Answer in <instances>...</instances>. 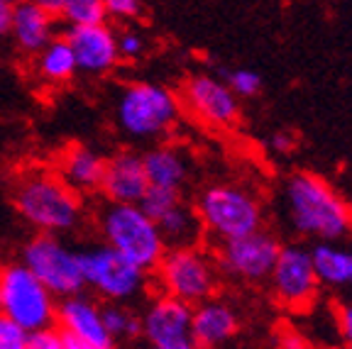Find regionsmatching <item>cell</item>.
I'll return each instance as SVG.
<instances>
[{"mask_svg": "<svg viewBox=\"0 0 352 349\" xmlns=\"http://www.w3.org/2000/svg\"><path fill=\"white\" fill-rule=\"evenodd\" d=\"M157 227L162 232V240L166 242V249L196 245L198 232H201V223L196 218V210L188 207L184 201L176 207H171L166 215H162L157 220Z\"/></svg>", "mask_w": 352, "mask_h": 349, "instance_id": "23", "label": "cell"}, {"mask_svg": "<svg viewBox=\"0 0 352 349\" xmlns=\"http://www.w3.org/2000/svg\"><path fill=\"white\" fill-rule=\"evenodd\" d=\"M98 232L105 247L116 249L144 273H154L166 254V242L162 240L160 227L147 213H142L140 205L105 203L98 213Z\"/></svg>", "mask_w": 352, "mask_h": 349, "instance_id": "3", "label": "cell"}, {"mask_svg": "<svg viewBox=\"0 0 352 349\" xmlns=\"http://www.w3.org/2000/svg\"><path fill=\"white\" fill-rule=\"evenodd\" d=\"M56 303L59 300L22 262H8L0 267V317L32 335L54 328Z\"/></svg>", "mask_w": 352, "mask_h": 349, "instance_id": "6", "label": "cell"}, {"mask_svg": "<svg viewBox=\"0 0 352 349\" xmlns=\"http://www.w3.org/2000/svg\"><path fill=\"white\" fill-rule=\"evenodd\" d=\"M270 281L276 298L294 311H306L314 306L320 286L314 262H311V251L296 245L281 247Z\"/></svg>", "mask_w": 352, "mask_h": 349, "instance_id": "11", "label": "cell"}, {"mask_svg": "<svg viewBox=\"0 0 352 349\" xmlns=\"http://www.w3.org/2000/svg\"><path fill=\"white\" fill-rule=\"evenodd\" d=\"M12 205L17 215L37 235H66L81 225L83 198L72 185L56 176V171L32 169L17 176L12 185Z\"/></svg>", "mask_w": 352, "mask_h": 349, "instance_id": "1", "label": "cell"}, {"mask_svg": "<svg viewBox=\"0 0 352 349\" xmlns=\"http://www.w3.org/2000/svg\"><path fill=\"white\" fill-rule=\"evenodd\" d=\"M142 322V337L152 349L169 347V344L188 339L191 328V306L171 295H157L140 315Z\"/></svg>", "mask_w": 352, "mask_h": 349, "instance_id": "15", "label": "cell"}, {"mask_svg": "<svg viewBox=\"0 0 352 349\" xmlns=\"http://www.w3.org/2000/svg\"><path fill=\"white\" fill-rule=\"evenodd\" d=\"M56 34V15L42 10L30 0H20L12 5L10 37L20 54L37 56Z\"/></svg>", "mask_w": 352, "mask_h": 349, "instance_id": "18", "label": "cell"}, {"mask_svg": "<svg viewBox=\"0 0 352 349\" xmlns=\"http://www.w3.org/2000/svg\"><path fill=\"white\" fill-rule=\"evenodd\" d=\"M281 251V242L274 235L257 229L237 240L220 242L218 247V267L230 276L242 281H264L270 278L276 257Z\"/></svg>", "mask_w": 352, "mask_h": 349, "instance_id": "10", "label": "cell"}, {"mask_svg": "<svg viewBox=\"0 0 352 349\" xmlns=\"http://www.w3.org/2000/svg\"><path fill=\"white\" fill-rule=\"evenodd\" d=\"M272 149L279 154H289L294 152V147H296V137L289 135V132H276L274 137H272Z\"/></svg>", "mask_w": 352, "mask_h": 349, "instance_id": "34", "label": "cell"}, {"mask_svg": "<svg viewBox=\"0 0 352 349\" xmlns=\"http://www.w3.org/2000/svg\"><path fill=\"white\" fill-rule=\"evenodd\" d=\"M144 174L152 188H166V191L182 193L184 183L188 181V159L182 149L176 147H154L142 154Z\"/></svg>", "mask_w": 352, "mask_h": 349, "instance_id": "20", "label": "cell"}, {"mask_svg": "<svg viewBox=\"0 0 352 349\" xmlns=\"http://www.w3.org/2000/svg\"><path fill=\"white\" fill-rule=\"evenodd\" d=\"M162 349H196V347H193V342H191V339H182V342L169 344V347H162Z\"/></svg>", "mask_w": 352, "mask_h": 349, "instance_id": "38", "label": "cell"}, {"mask_svg": "<svg viewBox=\"0 0 352 349\" xmlns=\"http://www.w3.org/2000/svg\"><path fill=\"white\" fill-rule=\"evenodd\" d=\"M118 52L122 61H138L147 52V37L140 30H122L118 32Z\"/></svg>", "mask_w": 352, "mask_h": 349, "instance_id": "28", "label": "cell"}, {"mask_svg": "<svg viewBox=\"0 0 352 349\" xmlns=\"http://www.w3.org/2000/svg\"><path fill=\"white\" fill-rule=\"evenodd\" d=\"M54 328L64 337L78 339V342L94 344L98 349H116V342L103 328L100 303H96L91 295L76 293L69 298H61L56 303V320Z\"/></svg>", "mask_w": 352, "mask_h": 349, "instance_id": "14", "label": "cell"}, {"mask_svg": "<svg viewBox=\"0 0 352 349\" xmlns=\"http://www.w3.org/2000/svg\"><path fill=\"white\" fill-rule=\"evenodd\" d=\"M20 262L56 300L83 293V273L78 249L56 235H34L22 247Z\"/></svg>", "mask_w": 352, "mask_h": 349, "instance_id": "9", "label": "cell"}, {"mask_svg": "<svg viewBox=\"0 0 352 349\" xmlns=\"http://www.w3.org/2000/svg\"><path fill=\"white\" fill-rule=\"evenodd\" d=\"M0 349H30V333L0 317Z\"/></svg>", "mask_w": 352, "mask_h": 349, "instance_id": "30", "label": "cell"}, {"mask_svg": "<svg viewBox=\"0 0 352 349\" xmlns=\"http://www.w3.org/2000/svg\"><path fill=\"white\" fill-rule=\"evenodd\" d=\"M286 207L292 225L308 237L336 242L352 229V205L314 171H298L286 181Z\"/></svg>", "mask_w": 352, "mask_h": 349, "instance_id": "2", "label": "cell"}, {"mask_svg": "<svg viewBox=\"0 0 352 349\" xmlns=\"http://www.w3.org/2000/svg\"><path fill=\"white\" fill-rule=\"evenodd\" d=\"M3 3H8V5H15V3H20V0H3Z\"/></svg>", "mask_w": 352, "mask_h": 349, "instance_id": "40", "label": "cell"}, {"mask_svg": "<svg viewBox=\"0 0 352 349\" xmlns=\"http://www.w3.org/2000/svg\"><path fill=\"white\" fill-rule=\"evenodd\" d=\"M182 103L171 88L162 83H127L116 100V122L132 139H154L176 125Z\"/></svg>", "mask_w": 352, "mask_h": 349, "instance_id": "4", "label": "cell"}, {"mask_svg": "<svg viewBox=\"0 0 352 349\" xmlns=\"http://www.w3.org/2000/svg\"><path fill=\"white\" fill-rule=\"evenodd\" d=\"M122 349H152L149 344H138V342H132V344H125Z\"/></svg>", "mask_w": 352, "mask_h": 349, "instance_id": "39", "label": "cell"}, {"mask_svg": "<svg viewBox=\"0 0 352 349\" xmlns=\"http://www.w3.org/2000/svg\"><path fill=\"white\" fill-rule=\"evenodd\" d=\"M179 103L186 105V110L198 122L215 130L230 127L240 120V98L226 86V81L208 74H196L186 78Z\"/></svg>", "mask_w": 352, "mask_h": 349, "instance_id": "12", "label": "cell"}, {"mask_svg": "<svg viewBox=\"0 0 352 349\" xmlns=\"http://www.w3.org/2000/svg\"><path fill=\"white\" fill-rule=\"evenodd\" d=\"M196 218L206 232L220 242L237 240L242 235L262 229V203L242 185L215 183L208 185L196 201Z\"/></svg>", "mask_w": 352, "mask_h": 349, "instance_id": "5", "label": "cell"}, {"mask_svg": "<svg viewBox=\"0 0 352 349\" xmlns=\"http://www.w3.org/2000/svg\"><path fill=\"white\" fill-rule=\"evenodd\" d=\"M179 203H182V193L179 191H166V188H152V185H149L147 193H144L138 205L142 207V213H147L149 218L157 223L162 215H166L171 207H176Z\"/></svg>", "mask_w": 352, "mask_h": 349, "instance_id": "27", "label": "cell"}, {"mask_svg": "<svg viewBox=\"0 0 352 349\" xmlns=\"http://www.w3.org/2000/svg\"><path fill=\"white\" fill-rule=\"evenodd\" d=\"M10 25H12V5L0 0V42L10 37Z\"/></svg>", "mask_w": 352, "mask_h": 349, "instance_id": "35", "label": "cell"}, {"mask_svg": "<svg viewBox=\"0 0 352 349\" xmlns=\"http://www.w3.org/2000/svg\"><path fill=\"white\" fill-rule=\"evenodd\" d=\"M30 349H69V347H66V337L59 330L47 328L30 335Z\"/></svg>", "mask_w": 352, "mask_h": 349, "instance_id": "31", "label": "cell"}, {"mask_svg": "<svg viewBox=\"0 0 352 349\" xmlns=\"http://www.w3.org/2000/svg\"><path fill=\"white\" fill-rule=\"evenodd\" d=\"M105 20H135L142 12V0H103Z\"/></svg>", "mask_w": 352, "mask_h": 349, "instance_id": "29", "label": "cell"}, {"mask_svg": "<svg viewBox=\"0 0 352 349\" xmlns=\"http://www.w3.org/2000/svg\"><path fill=\"white\" fill-rule=\"evenodd\" d=\"M66 347L69 349H98V347H94V344L78 342V339H72V337H66Z\"/></svg>", "mask_w": 352, "mask_h": 349, "instance_id": "37", "label": "cell"}, {"mask_svg": "<svg viewBox=\"0 0 352 349\" xmlns=\"http://www.w3.org/2000/svg\"><path fill=\"white\" fill-rule=\"evenodd\" d=\"M34 71L50 86H64L78 74L76 59L64 37H54L37 56H34Z\"/></svg>", "mask_w": 352, "mask_h": 349, "instance_id": "21", "label": "cell"}, {"mask_svg": "<svg viewBox=\"0 0 352 349\" xmlns=\"http://www.w3.org/2000/svg\"><path fill=\"white\" fill-rule=\"evenodd\" d=\"M100 315H103V328L110 335V339L122 344H132L142 337V322L140 315L132 311L130 306L122 303H103L100 306Z\"/></svg>", "mask_w": 352, "mask_h": 349, "instance_id": "24", "label": "cell"}, {"mask_svg": "<svg viewBox=\"0 0 352 349\" xmlns=\"http://www.w3.org/2000/svg\"><path fill=\"white\" fill-rule=\"evenodd\" d=\"M30 3H34V5H39L42 10L52 12V15H59V10L64 8L66 0H30Z\"/></svg>", "mask_w": 352, "mask_h": 349, "instance_id": "36", "label": "cell"}, {"mask_svg": "<svg viewBox=\"0 0 352 349\" xmlns=\"http://www.w3.org/2000/svg\"><path fill=\"white\" fill-rule=\"evenodd\" d=\"M240 330L237 315L228 303L208 298L191 308L188 339L196 349H218L230 342Z\"/></svg>", "mask_w": 352, "mask_h": 349, "instance_id": "17", "label": "cell"}, {"mask_svg": "<svg viewBox=\"0 0 352 349\" xmlns=\"http://www.w3.org/2000/svg\"><path fill=\"white\" fill-rule=\"evenodd\" d=\"M147 174H144L142 154L138 152H118L105 159L103 179H100L98 191L105 196L108 203H120V205H138L147 193Z\"/></svg>", "mask_w": 352, "mask_h": 349, "instance_id": "16", "label": "cell"}, {"mask_svg": "<svg viewBox=\"0 0 352 349\" xmlns=\"http://www.w3.org/2000/svg\"><path fill=\"white\" fill-rule=\"evenodd\" d=\"M276 349H308V342L296 330L286 328V330H281L279 337H276Z\"/></svg>", "mask_w": 352, "mask_h": 349, "instance_id": "33", "label": "cell"}, {"mask_svg": "<svg viewBox=\"0 0 352 349\" xmlns=\"http://www.w3.org/2000/svg\"><path fill=\"white\" fill-rule=\"evenodd\" d=\"M311 262H314L318 284L333 286V289L352 286V251L330 242H320L311 249Z\"/></svg>", "mask_w": 352, "mask_h": 349, "instance_id": "22", "label": "cell"}, {"mask_svg": "<svg viewBox=\"0 0 352 349\" xmlns=\"http://www.w3.org/2000/svg\"><path fill=\"white\" fill-rule=\"evenodd\" d=\"M83 286L94 291L105 303H132L147 291V276L142 269L120 257L103 242L78 251Z\"/></svg>", "mask_w": 352, "mask_h": 349, "instance_id": "7", "label": "cell"}, {"mask_svg": "<svg viewBox=\"0 0 352 349\" xmlns=\"http://www.w3.org/2000/svg\"><path fill=\"white\" fill-rule=\"evenodd\" d=\"M105 157L88 144H69L56 159V176L76 193L98 191Z\"/></svg>", "mask_w": 352, "mask_h": 349, "instance_id": "19", "label": "cell"}, {"mask_svg": "<svg viewBox=\"0 0 352 349\" xmlns=\"http://www.w3.org/2000/svg\"><path fill=\"white\" fill-rule=\"evenodd\" d=\"M338 328H340V337L345 339L347 349H352V303H342L338 308Z\"/></svg>", "mask_w": 352, "mask_h": 349, "instance_id": "32", "label": "cell"}, {"mask_svg": "<svg viewBox=\"0 0 352 349\" xmlns=\"http://www.w3.org/2000/svg\"><path fill=\"white\" fill-rule=\"evenodd\" d=\"M220 81H226L237 98H254L262 91V76L252 69H220Z\"/></svg>", "mask_w": 352, "mask_h": 349, "instance_id": "26", "label": "cell"}, {"mask_svg": "<svg viewBox=\"0 0 352 349\" xmlns=\"http://www.w3.org/2000/svg\"><path fill=\"white\" fill-rule=\"evenodd\" d=\"M56 17L64 20L69 27L98 25V22H105L103 0H66Z\"/></svg>", "mask_w": 352, "mask_h": 349, "instance_id": "25", "label": "cell"}, {"mask_svg": "<svg viewBox=\"0 0 352 349\" xmlns=\"http://www.w3.org/2000/svg\"><path fill=\"white\" fill-rule=\"evenodd\" d=\"M154 273L164 295H171L191 308L213 298L218 286V267L196 245L166 249Z\"/></svg>", "mask_w": 352, "mask_h": 349, "instance_id": "8", "label": "cell"}, {"mask_svg": "<svg viewBox=\"0 0 352 349\" xmlns=\"http://www.w3.org/2000/svg\"><path fill=\"white\" fill-rule=\"evenodd\" d=\"M64 39L72 47L78 71L88 74V76H108L122 61L120 52H118V32L108 22L69 27Z\"/></svg>", "mask_w": 352, "mask_h": 349, "instance_id": "13", "label": "cell"}]
</instances>
